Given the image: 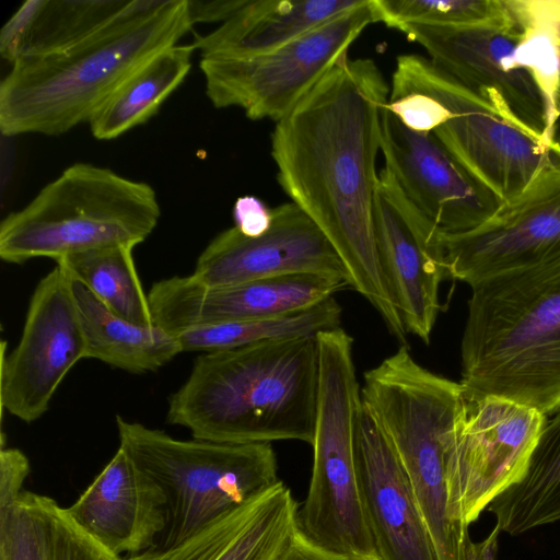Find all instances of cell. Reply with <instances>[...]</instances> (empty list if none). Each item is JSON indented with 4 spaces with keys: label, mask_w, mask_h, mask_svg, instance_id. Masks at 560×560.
Returning <instances> with one entry per match:
<instances>
[{
    "label": "cell",
    "mask_w": 560,
    "mask_h": 560,
    "mask_svg": "<svg viewBox=\"0 0 560 560\" xmlns=\"http://www.w3.org/2000/svg\"><path fill=\"white\" fill-rule=\"evenodd\" d=\"M501 530L495 525L490 534L478 542H470L467 560H494Z\"/></svg>",
    "instance_id": "obj_34"
},
{
    "label": "cell",
    "mask_w": 560,
    "mask_h": 560,
    "mask_svg": "<svg viewBox=\"0 0 560 560\" xmlns=\"http://www.w3.org/2000/svg\"><path fill=\"white\" fill-rule=\"evenodd\" d=\"M234 226L245 236L256 237L271 225L272 209L255 196L238 197L232 211Z\"/></svg>",
    "instance_id": "obj_31"
},
{
    "label": "cell",
    "mask_w": 560,
    "mask_h": 560,
    "mask_svg": "<svg viewBox=\"0 0 560 560\" xmlns=\"http://www.w3.org/2000/svg\"><path fill=\"white\" fill-rule=\"evenodd\" d=\"M487 510L512 536L560 521V409L547 419L523 477Z\"/></svg>",
    "instance_id": "obj_26"
},
{
    "label": "cell",
    "mask_w": 560,
    "mask_h": 560,
    "mask_svg": "<svg viewBox=\"0 0 560 560\" xmlns=\"http://www.w3.org/2000/svg\"><path fill=\"white\" fill-rule=\"evenodd\" d=\"M131 246H112L67 255L56 260L72 281L86 287L115 314L152 325L153 317Z\"/></svg>",
    "instance_id": "obj_27"
},
{
    "label": "cell",
    "mask_w": 560,
    "mask_h": 560,
    "mask_svg": "<svg viewBox=\"0 0 560 560\" xmlns=\"http://www.w3.org/2000/svg\"><path fill=\"white\" fill-rule=\"evenodd\" d=\"M341 307L334 296L290 315L258 320L201 325L176 335L183 351L212 352L255 343L316 336L339 327Z\"/></svg>",
    "instance_id": "obj_28"
},
{
    "label": "cell",
    "mask_w": 560,
    "mask_h": 560,
    "mask_svg": "<svg viewBox=\"0 0 560 560\" xmlns=\"http://www.w3.org/2000/svg\"><path fill=\"white\" fill-rule=\"evenodd\" d=\"M447 277L474 287L560 261V174L505 202L474 230L441 233Z\"/></svg>",
    "instance_id": "obj_13"
},
{
    "label": "cell",
    "mask_w": 560,
    "mask_h": 560,
    "mask_svg": "<svg viewBox=\"0 0 560 560\" xmlns=\"http://www.w3.org/2000/svg\"><path fill=\"white\" fill-rule=\"evenodd\" d=\"M296 517L298 504L279 481L180 544L124 560H273L295 530Z\"/></svg>",
    "instance_id": "obj_20"
},
{
    "label": "cell",
    "mask_w": 560,
    "mask_h": 560,
    "mask_svg": "<svg viewBox=\"0 0 560 560\" xmlns=\"http://www.w3.org/2000/svg\"><path fill=\"white\" fill-rule=\"evenodd\" d=\"M454 27L405 23L396 30L420 45L438 68L485 100L532 137L553 143V113L534 72L520 54L528 24Z\"/></svg>",
    "instance_id": "obj_10"
},
{
    "label": "cell",
    "mask_w": 560,
    "mask_h": 560,
    "mask_svg": "<svg viewBox=\"0 0 560 560\" xmlns=\"http://www.w3.org/2000/svg\"><path fill=\"white\" fill-rule=\"evenodd\" d=\"M131 0H28L3 25L0 55L11 65L65 49L103 31Z\"/></svg>",
    "instance_id": "obj_22"
},
{
    "label": "cell",
    "mask_w": 560,
    "mask_h": 560,
    "mask_svg": "<svg viewBox=\"0 0 560 560\" xmlns=\"http://www.w3.org/2000/svg\"><path fill=\"white\" fill-rule=\"evenodd\" d=\"M82 359H86V346L72 280L56 266L31 296L16 347L8 355L2 347V410L26 423L37 420Z\"/></svg>",
    "instance_id": "obj_12"
},
{
    "label": "cell",
    "mask_w": 560,
    "mask_h": 560,
    "mask_svg": "<svg viewBox=\"0 0 560 560\" xmlns=\"http://www.w3.org/2000/svg\"><path fill=\"white\" fill-rule=\"evenodd\" d=\"M245 2L246 0H187V9L192 25L199 22H221L222 24Z\"/></svg>",
    "instance_id": "obj_32"
},
{
    "label": "cell",
    "mask_w": 560,
    "mask_h": 560,
    "mask_svg": "<svg viewBox=\"0 0 560 560\" xmlns=\"http://www.w3.org/2000/svg\"><path fill=\"white\" fill-rule=\"evenodd\" d=\"M317 390L316 336L203 352L170 396L166 419L199 440L312 445Z\"/></svg>",
    "instance_id": "obj_2"
},
{
    "label": "cell",
    "mask_w": 560,
    "mask_h": 560,
    "mask_svg": "<svg viewBox=\"0 0 560 560\" xmlns=\"http://www.w3.org/2000/svg\"><path fill=\"white\" fill-rule=\"evenodd\" d=\"M302 272L347 276L329 240L294 202L272 209L264 234L249 237L232 226L199 255L191 276L207 285H231Z\"/></svg>",
    "instance_id": "obj_17"
},
{
    "label": "cell",
    "mask_w": 560,
    "mask_h": 560,
    "mask_svg": "<svg viewBox=\"0 0 560 560\" xmlns=\"http://www.w3.org/2000/svg\"><path fill=\"white\" fill-rule=\"evenodd\" d=\"M389 91L374 60L345 56L276 122L271 156L279 185L329 240L349 285L407 345L380 265L373 220L376 159Z\"/></svg>",
    "instance_id": "obj_1"
},
{
    "label": "cell",
    "mask_w": 560,
    "mask_h": 560,
    "mask_svg": "<svg viewBox=\"0 0 560 560\" xmlns=\"http://www.w3.org/2000/svg\"><path fill=\"white\" fill-rule=\"evenodd\" d=\"M386 108L410 130L433 135L504 203L560 174L559 143L514 126L429 58H397Z\"/></svg>",
    "instance_id": "obj_5"
},
{
    "label": "cell",
    "mask_w": 560,
    "mask_h": 560,
    "mask_svg": "<svg viewBox=\"0 0 560 560\" xmlns=\"http://www.w3.org/2000/svg\"><path fill=\"white\" fill-rule=\"evenodd\" d=\"M547 416L494 395L465 389L447 448V486L453 518L468 527L524 475Z\"/></svg>",
    "instance_id": "obj_11"
},
{
    "label": "cell",
    "mask_w": 560,
    "mask_h": 560,
    "mask_svg": "<svg viewBox=\"0 0 560 560\" xmlns=\"http://www.w3.org/2000/svg\"><path fill=\"white\" fill-rule=\"evenodd\" d=\"M191 26L187 0H131L93 36L18 59L0 84L2 135L55 136L89 122L136 69Z\"/></svg>",
    "instance_id": "obj_3"
},
{
    "label": "cell",
    "mask_w": 560,
    "mask_h": 560,
    "mask_svg": "<svg viewBox=\"0 0 560 560\" xmlns=\"http://www.w3.org/2000/svg\"><path fill=\"white\" fill-rule=\"evenodd\" d=\"M0 560H124L86 536L50 497L23 490L0 508Z\"/></svg>",
    "instance_id": "obj_23"
},
{
    "label": "cell",
    "mask_w": 560,
    "mask_h": 560,
    "mask_svg": "<svg viewBox=\"0 0 560 560\" xmlns=\"http://www.w3.org/2000/svg\"><path fill=\"white\" fill-rule=\"evenodd\" d=\"M462 380L544 415L560 409V261L471 287Z\"/></svg>",
    "instance_id": "obj_4"
},
{
    "label": "cell",
    "mask_w": 560,
    "mask_h": 560,
    "mask_svg": "<svg viewBox=\"0 0 560 560\" xmlns=\"http://www.w3.org/2000/svg\"><path fill=\"white\" fill-rule=\"evenodd\" d=\"M165 497L119 447L66 513L91 539L120 557L151 549L165 522Z\"/></svg>",
    "instance_id": "obj_19"
},
{
    "label": "cell",
    "mask_w": 560,
    "mask_h": 560,
    "mask_svg": "<svg viewBox=\"0 0 560 560\" xmlns=\"http://www.w3.org/2000/svg\"><path fill=\"white\" fill-rule=\"evenodd\" d=\"M378 21L442 26H510L522 21L518 0H374Z\"/></svg>",
    "instance_id": "obj_29"
},
{
    "label": "cell",
    "mask_w": 560,
    "mask_h": 560,
    "mask_svg": "<svg viewBox=\"0 0 560 560\" xmlns=\"http://www.w3.org/2000/svg\"><path fill=\"white\" fill-rule=\"evenodd\" d=\"M373 220L380 265L407 332L429 343L440 310L439 288L447 277L441 231L382 168Z\"/></svg>",
    "instance_id": "obj_15"
},
{
    "label": "cell",
    "mask_w": 560,
    "mask_h": 560,
    "mask_svg": "<svg viewBox=\"0 0 560 560\" xmlns=\"http://www.w3.org/2000/svg\"><path fill=\"white\" fill-rule=\"evenodd\" d=\"M318 390L313 468L296 527L336 560H380L362 504L355 454L361 393L351 336L334 328L316 336Z\"/></svg>",
    "instance_id": "obj_7"
},
{
    "label": "cell",
    "mask_w": 560,
    "mask_h": 560,
    "mask_svg": "<svg viewBox=\"0 0 560 560\" xmlns=\"http://www.w3.org/2000/svg\"><path fill=\"white\" fill-rule=\"evenodd\" d=\"M355 454L363 510L380 560H438L407 474L363 402Z\"/></svg>",
    "instance_id": "obj_18"
},
{
    "label": "cell",
    "mask_w": 560,
    "mask_h": 560,
    "mask_svg": "<svg viewBox=\"0 0 560 560\" xmlns=\"http://www.w3.org/2000/svg\"><path fill=\"white\" fill-rule=\"evenodd\" d=\"M161 209L155 190L90 163L67 167L0 224V257L10 264L142 243Z\"/></svg>",
    "instance_id": "obj_6"
},
{
    "label": "cell",
    "mask_w": 560,
    "mask_h": 560,
    "mask_svg": "<svg viewBox=\"0 0 560 560\" xmlns=\"http://www.w3.org/2000/svg\"><path fill=\"white\" fill-rule=\"evenodd\" d=\"M349 285L346 276L302 272L231 285L189 276L155 282L148 293L153 324L172 334L190 327L269 319L312 307Z\"/></svg>",
    "instance_id": "obj_14"
},
{
    "label": "cell",
    "mask_w": 560,
    "mask_h": 560,
    "mask_svg": "<svg viewBox=\"0 0 560 560\" xmlns=\"http://www.w3.org/2000/svg\"><path fill=\"white\" fill-rule=\"evenodd\" d=\"M30 474L26 455L4 446L0 451V508L11 504L23 491V483Z\"/></svg>",
    "instance_id": "obj_30"
},
{
    "label": "cell",
    "mask_w": 560,
    "mask_h": 560,
    "mask_svg": "<svg viewBox=\"0 0 560 560\" xmlns=\"http://www.w3.org/2000/svg\"><path fill=\"white\" fill-rule=\"evenodd\" d=\"M365 0H246L192 45L201 57H248L279 48Z\"/></svg>",
    "instance_id": "obj_21"
},
{
    "label": "cell",
    "mask_w": 560,
    "mask_h": 560,
    "mask_svg": "<svg viewBox=\"0 0 560 560\" xmlns=\"http://www.w3.org/2000/svg\"><path fill=\"white\" fill-rule=\"evenodd\" d=\"M374 0L273 50L248 57H201L206 94L217 108L238 107L252 120L279 121L343 58L368 25Z\"/></svg>",
    "instance_id": "obj_9"
},
{
    "label": "cell",
    "mask_w": 560,
    "mask_h": 560,
    "mask_svg": "<svg viewBox=\"0 0 560 560\" xmlns=\"http://www.w3.org/2000/svg\"><path fill=\"white\" fill-rule=\"evenodd\" d=\"M556 16L553 22L555 37L560 46V0L555 1Z\"/></svg>",
    "instance_id": "obj_36"
},
{
    "label": "cell",
    "mask_w": 560,
    "mask_h": 560,
    "mask_svg": "<svg viewBox=\"0 0 560 560\" xmlns=\"http://www.w3.org/2000/svg\"><path fill=\"white\" fill-rule=\"evenodd\" d=\"M195 50L192 43L175 44L142 63L91 118L92 135L115 139L150 119L188 74Z\"/></svg>",
    "instance_id": "obj_25"
},
{
    "label": "cell",
    "mask_w": 560,
    "mask_h": 560,
    "mask_svg": "<svg viewBox=\"0 0 560 560\" xmlns=\"http://www.w3.org/2000/svg\"><path fill=\"white\" fill-rule=\"evenodd\" d=\"M116 424L119 447L165 497V527L151 550L180 544L280 481L271 443L178 440L120 416Z\"/></svg>",
    "instance_id": "obj_8"
},
{
    "label": "cell",
    "mask_w": 560,
    "mask_h": 560,
    "mask_svg": "<svg viewBox=\"0 0 560 560\" xmlns=\"http://www.w3.org/2000/svg\"><path fill=\"white\" fill-rule=\"evenodd\" d=\"M273 560H336L312 542L298 529L292 533Z\"/></svg>",
    "instance_id": "obj_33"
},
{
    "label": "cell",
    "mask_w": 560,
    "mask_h": 560,
    "mask_svg": "<svg viewBox=\"0 0 560 560\" xmlns=\"http://www.w3.org/2000/svg\"><path fill=\"white\" fill-rule=\"evenodd\" d=\"M381 152L385 161L383 168L442 233L474 230L504 203L469 174L433 135L410 130L386 107Z\"/></svg>",
    "instance_id": "obj_16"
},
{
    "label": "cell",
    "mask_w": 560,
    "mask_h": 560,
    "mask_svg": "<svg viewBox=\"0 0 560 560\" xmlns=\"http://www.w3.org/2000/svg\"><path fill=\"white\" fill-rule=\"evenodd\" d=\"M552 139L560 144V77L555 96V119L552 125Z\"/></svg>",
    "instance_id": "obj_35"
},
{
    "label": "cell",
    "mask_w": 560,
    "mask_h": 560,
    "mask_svg": "<svg viewBox=\"0 0 560 560\" xmlns=\"http://www.w3.org/2000/svg\"><path fill=\"white\" fill-rule=\"evenodd\" d=\"M72 288L86 358L140 374L159 370L183 352L176 335L115 314L80 282L72 281Z\"/></svg>",
    "instance_id": "obj_24"
}]
</instances>
